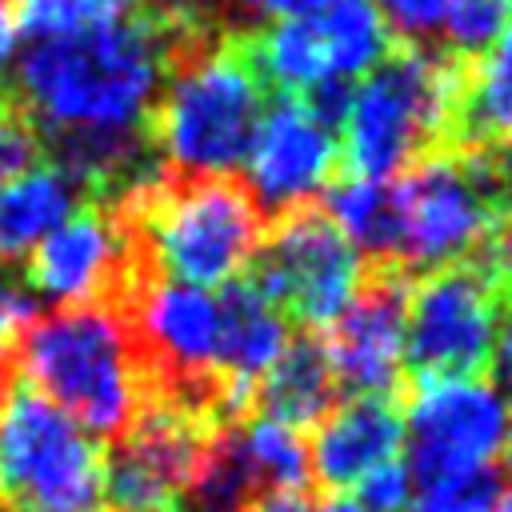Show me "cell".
Returning <instances> with one entry per match:
<instances>
[{"label": "cell", "instance_id": "cell-23", "mask_svg": "<svg viewBox=\"0 0 512 512\" xmlns=\"http://www.w3.org/2000/svg\"><path fill=\"white\" fill-rule=\"evenodd\" d=\"M192 492L200 500V512H248L252 500L260 496L232 432H216L200 456Z\"/></svg>", "mask_w": 512, "mask_h": 512}, {"label": "cell", "instance_id": "cell-33", "mask_svg": "<svg viewBox=\"0 0 512 512\" xmlns=\"http://www.w3.org/2000/svg\"><path fill=\"white\" fill-rule=\"evenodd\" d=\"M312 512H364V504L352 492H332L320 504H312Z\"/></svg>", "mask_w": 512, "mask_h": 512}, {"label": "cell", "instance_id": "cell-9", "mask_svg": "<svg viewBox=\"0 0 512 512\" xmlns=\"http://www.w3.org/2000/svg\"><path fill=\"white\" fill-rule=\"evenodd\" d=\"M252 288L304 328H332L368 284L364 252L316 208L276 220L248 264Z\"/></svg>", "mask_w": 512, "mask_h": 512}, {"label": "cell", "instance_id": "cell-16", "mask_svg": "<svg viewBox=\"0 0 512 512\" xmlns=\"http://www.w3.org/2000/svg\"><path fill=\"white\" fill-rule=\"evenodd\" d=\"M220 312H224V332H220L216 380H220V416H228L256 396V384L284 352L288 320L252 288L248 276L220 288Z\"/></svg>", "mask_w": 512, "mask_h": 512}, {"label": "cell", "instance_id": "cell-32", "mask_svg": "<svg viewBox=\"0 0 512 512\" xmlns=\"http://www.w3.org/2000/svg\"><path fill=\"white\" fill-rule=\"evenodd\" d=\"M12 44H16V4L0 0V60H8Z\"/></svg>", "mask_w": 512, "mask_h": 512}, {"label": "cell", "instance_id": "cell-12", "mask_svg": "<svg viewBox=\"0 0 512 512\" xmlns=\"http://www.w3.org/2000/svg\"><path fill=\"white\" fill-rule=\"evenodd\" d=\"M140 276L124 224L100 204H80L28 252L20 280L64 308H120Z\"/></svg>", "mask_w": 512, "mask_h": 512}, {"label": "cell", "instance_id": "cell-25", "mask_svg": "<svg viewBox=\"0 0 512 512\" xmlns=\"http://www.w3.org/2000/svg\"><path fill=\"white\" fill-rule=\"evenodd\" d=\"M496 500H500V480L492 468H480L420 484L404 512H496Z\"/></svg>", "mask_w": 512, "mask_h": 512}, {"label": "cell", "instance_id": "cell-8", "mask_svg": "<svg viewBox=\"0 0 512 512\" xmlns=\"http://www.w3.org/2000/svg\"><path fill=\"white\" fill-rule=\"evenodd\" d=\"M0 512H104L100 444L20 376L0 392Z\"/></svg>", "mask_w": 512, "mask_h": 512}, {"label": "cell", "instance_id": "cell-27", "mask_svg": "<svg viewBox=\"0 0 512 512\" xmlns=\"http://www.w3.org/2000/svg\"><path fill=\"white\" fill-rule=\"evenodd\" d=\"M412 496H416V480H412V472L400 456L372 468L356 484V500L364 504V512H404Z\"/></svg>", "mask_w": 512, "mask_h": 512}, {"label": "cell", "instance_id": "cell-19", "mask_svg": "<svg viewBox=\"0 0 512 512\" xmlns=\"http://www.w3.org/2000/svg\"><path fill=\"white\" fill-rule=\"evenodd\" d=\"M256 392L264 400V416L284 420L292 428L316 424L336 400V376H332L324 340L320 336L288 340L284 352L276 356V364L256 384Z\"/></svg>", "mask_w": 512, "mask_h": 512}, {"label": "cell", "instance_id": "cell-11", "mask_svg": "<svg viewBox=\"0 0 512 512\" xmlns=\"http://www.w3.org/2000/svg\"><path fill=\"white\" fill-rule=\"evenodd\" d=\"M404 416L408 472L416 484L492 468L504 452L508 400L496 384L468 380H420Z\"/></svg>", "mask_w": 512, "mask_h": 512}, {"label": "cell", "instance_id": "cell-3", "mask_svg": "<svg viewBox=\"0 0 512 512\" xmlns=\"http://www.w3.org/2000/svg\"><path fill=\"white\" fill-rule=\"evenodd\" d=\"M108 212L124 224L144 276L192 288H224L240 280L264 240V212L232 176L164 172Z\"/></svg>", "mask_w": 512, "mask_h": 512}, {"label": "cell", "instance_id": "cell-13", "mask_svg": "<svg viewBox=\"0 0 512 512\" xmlns=\"http://www.w3.org/2000/svg\"><path fill=\"white\" fill-rule=\"evenodd\" d=\"M336 168V132L324 128L296 96L280 92L264 108L252 148L244 156V188L256 200V208L276 216L300 212L332 184Z\"/></svg>", "mask_w": 512, "mask_h": 512}, {"label": "cell", "instance_id": "cell-28", "mask_svg": "<svg viewBox=\"0 0 512 512\" xmlns=\"http://www.w3.org/2000/svg\"><path fill=\"white\" fill-rule=\"evenodd\" d=\"M40 156H44V148H40L36 124L20 108L0 116V184L20 176V172H28V168H36Z\"/></svg>", "mask_w": 512, "mask_h": 512}, {"label": "cell", "instance_id": "cell-6", "mask_svg": "<svg viewBox=\"0 0 512 512\" xmlns=\"http://www.w3.org/2000/svg\"><path fill=\"white\" fill-rule=\"evenodd\" d=\"M512 316V236H496L480 260L428 272L408 292L404 364L420 380H468L492 364Z\"/></svg>", "mask_w": 512, "mask_h": 512}, {"label": "cell", "instance_id": "cell-20", "mask_svg": "<svg viewBox=\"0 0 512 512\" xmlns=\"http://www.w3.org/2000/svg\"><path fill=\"white\" fill-rule=\"evenodd\" d=\"M324 216L368 256H388L396 248V204L388 180L344 176L324 188Z\"/></svg>", "mask_w": 512, "mask_h": 512}, {"label": "cell", "instance_id": "cell-17", "mask_svg": "<svg viewBox=\"0 0 512 512\" xmlns=\"http://www.w3.org/2000/svg\"><path fill=\"white\" fill-rule=\"evenodd\" d=\"M448 148H464V152L512 148V24L484 56L464 64Z\"/></svg>", "mask_w": 512, "mask_h": 512}, {"label": "cell", "instance_id": "cell-37", "mask_svg": "<svg viewBox=\"0 0 512 512\" xmlns=\"http://www.w3.org/2000/svg\"><path fill=\"white\" fill-rule=\"evenodd\" d=\"M168 512H184V508H168Z\"/></svg>", "mask_w": 512, "mask_h": 512}, {"label": "cell", "instance_id": "cell-31", "mask_svg": "<svg viewBox=\"0 0 512 512\" xmlns=\"http://www.w3.org/2000/svg\"><path fill=\"white\" fill-rule=\"evenodd\" d=\"M496 160V192H500V216H504V228L512 236V148H500L492 152Z\"/></svg>", "mask_w": 512, "mask_h": 512}, {"label": "cell", "instance_id": "cell-15", "mask_svg": "<svg viewBox=\"0 0 512 512\" xmlns=\"http://www.w3.org/2000/svg\"><path fill=\"white\" fill-rule=\"evenodd\" d=\"M404 448V416L388 396H348L316 420L308 444V476L328 492L356 488L372 468Z\"/></svg>", "mask_w": 512, "mask_h": 512}, {"label": "cell", "instance_id": "cell-39", "mask_svg": "<svg viewBox=\"0 0 512 512\" xmlns=\"http://www.w3.org/2000/svg\"><path fill=\"white\" fill-rule=\"evenodd\" d=\"M508 4H512V0H508Z\"/></svg>", "mask_w": 512, "mask_h": 512}, {"label": "cell", "instance_id": "cell-22", "mask_svg": "<svg viewBox=\"0 0 512 512\" xmlns=\"http://www.w3.org/2000/svg\"><path fill=\"white\" fill-rule=\"evenodd\" d=\"M152 0H24L16 12V24L28 40H56L76 36L88 28H104L116 20H132Z\"/></svg>", "mask_w": 512, "mask_h": 512}, {"label": "cell", "instance_id": "cell-2", "mask_svg": "<svg viewBox=\"0 0 512 512\" xmlns=\"http://www.w3.org/2000/svg\"><path fill=\"white\" fill-rule=\"evenodd\" d=\"M268 80L256 68L248 28L216 24L188 40L148 112V136L168 176H232L244 168Z\"/></svg>", "mask_w": 512, "mask_h": 512}, {"label": "cell", "instance_id": "cell-38", "mask_svg": "<svg viewBox=\"0 0 512 512\" xmlns=\"http://www.w3.org/2000/svg\"><path fill=\"white\" fill-rule=\"evenodd\" d=\"M0 392H4V384H0Z\"/></svg>", "mask_w": 512, "mask_h": 512}, {"label": "cell", "instance_id": "cell-34", "mask_svg": "<svg viewBox=\"0 0 512 512\" xmlns=\"http://www.w3.org/2000/svg\"><path fill=\"white\" fill-rule=\"evenodd\" d=\"M8 112H16V96H12V88L0 80V116H8Z\"/></svg>", "mask_w": 512, "mask_h": 512}, {"label": "cell", "instance_id": "cell-18", "mask_svg": "<svg viewBox=\"0 0 512 512\" xmlns=\"http://www.w3.org/2000/svg\"><path fill=\"white\" fill-rule=\"evenodd\" d=\"M80 208L76 184L52 168L36 164L0 184V264H20L52 228H60Z\"/></svg>", "mask_w": 512, "mask_h": 512}, {"label": "cell", "instance_id": "cell-1", "mask_svg": "<svg viewBox=\"0 0 512 512\" xmlns=\"http://www.w3.org/2000/svg\"><path fill=\"white\" fill-rule=\"evenodd\" d=\"M220 24L208 0H152L140 16L32 40L16 60V108L48 132L148 128L172 56Z\"/></svg>", "mask_w": 512, "mask_h": 512}, {"label": "cell", "instance_id": "cell-21", "mask_svg": "<svg viewBox=\"0 0 512 512\" xmlns=\"http://www.w3.org/2000/svg\"><path fill=\"white\" fill-rule=\"evenodd\" d=\"M232 440L256 480V488H304L308 480V444L300 428L272 420V416H252L240 428H232Z\"/></svg>", "mask_w": 512, "mask_h": 512}, {"label": "cell", "instance_id": "cell-24", "mask_svg": "<svg viewBox=\"0 0 512 512\" xmlns=\"http://www.w3.org/2000/svg\"><path fill=\"white\" fill-rule=\"evenodd\" d=\"M508 24H512L508 0H448V8H444L448 52L476 60L504 36Z\"/></svg>", "mask_w": 512, "mask_h": 512}, {"label": "cell", "instance_id": "cell-5", "mask_svg": "<svg viewBox=\"0 0 512 512\" xmlns=\"http://www.w3.org/2000/svg\"><path fill=\"white\" fill-rule=\"evenodd\" d=\"M464 56L448 48L392 44L352 88L340 120V164L360 180H392L416 160L444 152L464 80Z\"/></svg>", "mask_w": 512, "mask_h": 512}, {"label": "cell", "instance_id": "cell-14", "mask_svg": "<svg viewBox=\"0 0 512 512\" xmlns=\"http://www.w3.org/2000/svg\"><path fill=\"white\" fill-rule=\"evenodd\" d=\"M408 332V284L400 272L376 276L340 312L324 340L336 388L352 396H388L404 368Z\"/></svg>", "mask_w": 512, "mask_h": 512}, {"label": "cell", "instance_id": "cell-29", "mask_svg": "<svg viewBox=\"0 0 512 512\" xmlns=\"http://www.w3.org/2000/svg\"><path fill=\"white\" fill-rule=\"evenodd\" d=\"M224 8V16H236V28H268L280 20H300V16H316L320 8H328L332 0H212Z\"/></svg>", "mask_w": 512, "mask_h": 512}, {"label": "cell", "instance_id": "cell-35", "mask_svg": "<svg viewBox=\"0 0 512 512\" xmlns=\"http://www.w3.org/2000/svg\"><path fill=\"white\" fill-rule=\"evenodd\" d=\"M504 460L512 468V408H508V432H504Z\"/></svg>", "mask_w": 512, "mask_h": 512}, {"label": "cell", "instance_id": "cell-36", "mask_svg": "<svg viewBox=\"0 0 512 512\" xmlns=\"http://www.w3.org/2000/svg\"><path fill=\"white\" fill-rule=\"evenodd\" d=\"M496 512H512V488H508V492H500V500H496Z\"/></svg>", "mask_w": 512, "mask_h": 512}, {"label": "cell", "instance_id": "cell-30", "mask_svg": "<svg viewBox=\"0 0 512 512\" xmlns=\"http://www.w3.org/2000/svg\"><path fill=\"white\" fill-rule=\"evenodd\" d=\"M248 512H312V504L300 488H272V492L256 496Z\"/></svg>", "mask_w": 512, "mask_h": 512}, {"label": "cell", "instance_id": "cell-26", "mask_svg": "<svg viewBox=\"0 0 512 512\" xmlns=\"http://www.w3.org/2000/svg\"><path fill=\"white\" fill-rule=\"evenodd\" d=\"M392 44H416L428 48V40L444 28L448 0H372Z\"/></svg>", "mask_w": 512, "mask_h": 512}, {"label": "cell", "instance_id": "cell-10", "mask_svg": "<svg viewBox=\"0 0 512 512\" xmlns=\"http://www.w3.org/2000/svg\"><path fill=\"white\" fill-rule=\"evenodd\" d=\"M216 420L200 408L144 396L132 428L104 460V504L112 512H168L192 488Z\"/></svg>", "mask_w": 512, "mask_h": 512}, {"label": "cell", "instance_id": "cell-4", "mask_svg": "<svg viewBox=\"0 0 512 512\" xmlns=\"http://www.w3.org/2000/svg\"><path fill=\"white\" fill-rule=\"evenodd\" d=\"M16 376L68 412L88 436L120 440L144 408L148 380L136 340L116 308H60L28 324Z\"/></svg>", "mask_w": 512, "mask_h": 512}, {"label": "cell", "instance_id": "cell-7", "mask_svg": "<svg viewBox=\"0 0 512 512\" xmlns=\"http://www.w3.org/2000/svg\"><path fill=\"white\" fill-rule=\"evenodd\" d=\"M392 264L440 272L476 260L504 228L492 152L444 148L400 172L392 184Z\"/></svg>", "mask_w": 512, "mask_h": 512}]
</instances>
